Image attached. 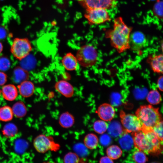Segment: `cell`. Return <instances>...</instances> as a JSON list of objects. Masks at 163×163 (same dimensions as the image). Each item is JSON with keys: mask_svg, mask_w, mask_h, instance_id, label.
<instances>
[{"mask_svg": "<svg viewBox=\"0 0 163 163\" xmlns=\"http://www.w3.org/2000/svg\"><path fill=\"white\" fill-rule=\"evenodd\" d=\"M132 28L127 26L120 17L115 19L112 29L107 30L106 37L110 40L111 44L119 53L130 49L129 38Z\"/></svg>", "mask_w": 163, "mask_h": 163, "instance_id": "obj_1", "label": "cell"}, {"mask_svg": "<svg viewBox=\"0 0 163 163\" xmlns=\"http://www.w3.org/2000/svg\"><path fill=\"white\" fill-rule=\"evenodd\" d=\"M134 146L146 154H158L162 149L161 140L152 130H142L132 133Z\"/></svg>", "mask_w": 163, "mask_h": 163, "instance_id": "obj_2", "label": "cell"}, {"mask_svg": "<svg viewBox=\"0 0 163 163\" xmlns=\"http://www.w3.org/2000/svg\"><path fill=\"white\" fill-rule=\"evenodd\" d=\"M136 114L142 123V130H152L155 125L162 120L158 109L151 105L141 106Z\"/></svg>", "mask_w": 163, "mask_h": 163, "instance_id": "obj_3", "label": "cell"}, {"mask_svg": "<svg viewBox=\"0 0 163 163\" xmlns=\"http://www.w3.org/2000/svg\"><path fill=\"white\" fill-rule=\"evenodd\" d=\"M78 63L84 67L94 65L98 58V54L95 48L91 45H85L77 50L76 56Z\"/></svg>", "mask_w": 163, "mask_h": 163, "instance_id": "obj_4", "label": "cell"}, {"mask_svg": "<svg viewBox=\"0 0 163 163\" xmlns=\"http://www.w3.org/2000/svg\"><path fill=\"white\" fill-rule=\"evenodd\" d=\"M32 50L30 42L27 38H15L11 47L12 54L20 60L29 55Z\"/></svg>", "mask_w": 163, "mask_h": 163, "instance_id": "obj_5", "label": "cell"}, {"mask_svg": "<svg viewBox=\"0 0 163 163\" xmlns=\"http://www.w3.org/2000/svg\"><path fill=\"white\" fill-rule=\"evenodd\" d=\"M34 145L36 150L40 153H44L49 150L56 151L60 148L59 144L56 143L52 136L40 134L34 139Z\"/></svg>", "mask_w": 163, "mask_h": 163, "instance_id": "obj_6", "label": "cell"}, {"mask_svg": "<svg viewBox=\"0 0 163 163\" xmlns=\"http://www.w3.org/2000/svg\"><path fill=\"white\" fill-rule=\"evenodd\" d=\"M120 116L125 131L128 133H133L142 129V123L136 115L126 114L123 111H121Z\"/></svg>", "mask_w": 163, "mask_h": 163, "instance_id": "obj_7", "label": "cell"}, {"mask_svg": "<svg viewBox=\"0 0 163 163\" xmlns=\"http://www.w3.org/2000/svg\"><path fill=\"white\" fill-rule=\"evenodd\" d=\"M85 16L90 23L94 24H101L110 20L106 9L103 8H87Z\"/></svg>", "mask_w": 163, "mask_h": 163, "instance_id": "obj_8", "label": "cell"}, {"mask_svg": "<svg viewBox=\"0 0 163 163\" xmlns=\"http://www.w3.org/2000/svg\"><path fill=\"white\" fill-rule=\"evenodd\" d=\"M129 42L130 49L139 53L146 46L147 41L144 34L137 31L130 34Z\"/></svg>", "mask_w": 163, "mask_h": 163, "instance_id": "obj_9", "label": "cell"}, {"mask_svg": "<svg viewBox=\"0 0 163 163\" xmlns=\"http://www.w3.org/2000/svg\"><path fill=\"white\" fill-rule=\"evenodd\" d=\"M97 113L101 119L104 121H110L114 117L115 110L112 105L104 103L98 107Z\"/></svg>", "mask_w": 163, "mask_h": 163, "instance_id": "obj_10", "label": "cell"}, {"mask_svg": "<svg viewBox=\"0 0 163 163\" xmlns=\"http://www.w3.org/2000/svg\"><path fill=\"white\" fill-rule=\"evenodd\" d=\"M146 61L154 72L163 74V56L162 54L149 55Z\"/></svg>", "mask_w": 163, "mask_h": 163, "instance_id": "obj_11", "label": "cell"}, {"mask_svg": "<svg viewBox=\"0 0 163 163\" xmlns=\"http://www.w3.org/2000/svg\"><path fill=\"white\" fill-rule=\"evenodd\" d=\"M86 8H111L116 0H80Z\"/></svg>", "mask_w": 163, "mask_h": 163, "instance_id": "obj_12", "label": "cell"}, {"mask_svg": "<svg viewBox=\"0 0 163 163\" xmlns=\"http://www.w3.org/2000/svg\"><path fill=\"white\" fill-rule=\"evenodd\" d=\"M55 88L58 92L66 97H71L73 95V87L69 82L65 80L57 82L55 84Z\"/></svg>", "mask_w": 163, "mask_h": 163, "instance_id": "obj_13", "label": "cell"}, {"mask_svg": "<svg viewBox=\"0 0 163 163\" xmlns=\"http://www.w3.org/2000/svg\"><path fill=\"white\" fill-rule=\"evenodd\" d=\"M62 62L64 68L68 71L75 70L78 63L76 56L71 53H67L63 57Z\"/></svg>", "mask_w": 163, "mask_h": 163, "instance_id": "obj_14", "label": "cell"}, {"mask_svg": "<svg viewBox=\"0 0 163 163\" xmlns=\"http://www.w3.org/2000/svg\"><path fill=\"white\" fill-rule=\"evenodd\" d=\"M1 92L3 97L5 100L10 101L14 100L18 95V90L15 85L12 84L4 86Z\"/></svg>", "mask_w": 163, "mask_h": 163, "instance_id": "obj_15", "label": "cell"}, {"mask_svg": "<svg viewBox=\"0 0 163 163\" xmlns=\"http://www.w3.org/2000/svg\"><path fill=\"white\" fill-rule=\"evenodd\" d=\"M18 87L20 94L25 97H29L32 96L35 90L33 83L27 80L20 84Z\"/></svg>", "mask_w": 163, "mask_h": 163, "instance_id": "obj_16", "label": "cell"}, {"mask_svg": "<svg viewBox=\"0 0 163 163\" xmlns=\"http://www.w3.org/2000/svg\"><path fill=\"white\" fill-rule=\"evenodd\" d=\"M13 71V80L17 84H20L27 80L29 78V75L27 71L21 67H16Z\"/></svg>", "mask_w": 163, "mask_h": 163, "instance_id": "obj_17", "label": "cell"}, {"mask_svg": "<svg viewBox=\"0 0 163 163\" xmlns=\"http://www.w3.org/2000/svg\"><path fill=\"white\" fill-rule=\"evenodd\" d=\"M119 142L121 148L125 150H130L134 146V140L132 136L125 132L120 136Z\"/></svg>", "mask_w": 163, "mask_h": 163, "instance_id": "obj_18", "label": "cell"}, {"mask_svg": "<svg viewBox=\"0 0 163 163\" xmlns=\"http://www.w3.org/2000/svg\"><path fill=\"white\" fill-rule=\"evenodd\" d=\"M107 129L109 134L113 137L120 136L125 131L121 124L115 120L110 122L108 125Z\"/></svg>", "mask_w": 163, "mask_h": 163, "instance_id": "obj_19", "label": "cell"}, {"mask_svg": "<svg viewBox=\"0 0 163 163\" xmlns=\"http://www.w3.org/2000/svg\"><path fill=\"white\" fill-rule=\"evenodd\" d=\"M75 122L74 117L71 113L68 112L62 113L59 118V124L64 128H68L72 127Z\"/></svg>", "mask_w": 163, "mask_h": 163, "instance_id": "obj_20", "label": "cell"}, {"mask_svg": "<svg viewBox=\"0 0 163 163\" xmlns=\"http://www.w3.org/2000/svg\"><path fill=\"white\" fill-rule=\"evenodd\" d=\"M99 142L97 136L93 133L87 134L84 139V144L88 149H93L97 147Z\"/></svg>", "mask_w": 163, "mask_h": 163, "instance_id": "obj_21", "label": "cell"}, {"mask_svg": "<svg viewBox=\"0 0 163 163\" xmlns=\"http://www.w3.org/2000/svg\"><path fill=\"white\" fill-rule=\"evenodd\" d=\"M13 115L18 118L24 117L27 113V109L24 103L21 101L16 102L12 108Z\"/></svg>", "mask_w": 163, "mask_h": 163, "instance_id": "obj_22", "label": "cell"}, {"mask_svg": "<svg viewBox=\"0 0 163 163\" xmlns=\"http://www.w3.org/2000/svg\"><path fill=\"white\" fill-rule=\"evenodd\" d=\"M13 116L12 108L5 106L0 108V120L8 122L12 119Z\"/></svg>", "mask_w": 163, "mask_h": 163, "instance_id": "obj_23", "label": "cell"}, {"mask_svg": "<svg viewBox=\"0 0 163 163\" xmlns=\"http://www.w3.org/2000/svg\"><path fill=\"white\" fill-rule=\"evenodd\" d=\"M146 99L150 104L152 105L158 104L161 100V94L156 89L150 91L147 94Z\"/></svg>", "mask_w": 163, "mask_h": 163, "instance_id": "obj_24", "label": "cell"}, {"mask_svg": "<svg viewBox=\"0 0 163 163\" xmlns=\"http://www.w3.org/2000/svg\"><path fill=\"white\" fill-rule=\"evenodd\" d=\"M106 153L107 156L111 159H116L121 156L122 152L118 146L114 145L107 148Z\"/></svg>", "mask_w": 163, "mask_h": 163, "instance_id": "obj_25", "label": "cell"}, {"mask_svg": "<svg viewBox=\"0 0 163 163\" xmlns=\"http://www.w3.org/2000/svg\"><path fill=\"white\" fill-rule=\"evenodd\" d=\"M21 60V67L27 71L31 69L34 67L36 61L32 56L29 55Z\"/></svg>", "mask_w": 163, "mask_h": 163, "instance_id": "obj_26", "label": "cell"}, {"mask_svg": "<svg viewBox=\"0 0 163 163\" xmlns=\"http://www.w3.org/2000/svg\"><path fill=\"white\" fill-rule=\"evenodd\" d=\"M18 132L16 126L12 123H9L5 125L3 129V133L6 137L10 138L15 136Z\"/></svg>", "mask_w": 163, "mask_h": 163, "instance_id": "obj_27", "label": "cell"}, {"mask_svg": "<svg viewBox=\"0 0 163 163\" xmlns=\"http://www.w3.org/2000/svg\"><path fill=\"white\" fill-rule=\"evenodd\" d=\"M108 124L105 121L98 120L95 121L93 124L94 131L99 134H103L107 130Z\"/></svg>", "mask_w": 163, "mask_h": 163, "instance_id": "obj_28", "label": "cell"}, {"mask_svg": "<svg viewBox=\"0 0 163 163\" xmlns=\"http://www.w3.org/2000/svg\"><path fill=\"white\" fill-rule=\"evenodd\" d=\"M133 158L134 161L138 163H145L148 161V158L145 153L139 149L134 152Z\"/></svg>", "mask_w": 163, "mask_h": 163, "instance_id": "obj_29", "label": "cell"}, {"mask_svg": "<svg viewBox=\"0 0 163 163\" xmlns=\"http://www.w3.org/2000/svg\"><path fill=\"white\" fill-rule=\"evenodd\" d=\"M80 161L79 157L75 152H69L64 156L63 161L65 163H77Z\"/></svg>", "mask_w": 163, "mask_h": 163, "instance_id": "obj_30", "label": "cell"}, {"mask_svg": "<svg viewBox=\"0 0 163 163\" xmlns=\"http://www.w3.org/2000/svg\"><path fill=\"white\" fill-rule=\"evenodd\" d=\"M74 150L79 157H83L86 156L88 153V149L84 144L78 143L75 145Z\"/></svg>", "mask_w": 163, "mask_h": 163, "instance_id": "obj_31", "label": "cell"}, {"mask_svg": "<svg viewBox=\"0 0 163 163\" xmlns=\"http://www.w3.org/2000/svg\"><path fill=\"white\" fill-rule=\"evenodd\" d=\"M163 2L160 0H158L153 7L154 13L159 19L163 18Z\"/></svg>", "mask_w": 163, "mask_h": 163, "instance_id": "obj_32", "label": "cell"}, {"mask_svg": "<svg viewBox=\"0 0 163 163\" xmlns=\"http://www.w3.org/2000/svg\"><path fill=\"white\" fill-rule=\"evenodd\" d=\"M11 63L8 58L4 56H0V71H5L10 68Z\"/></svg>", "mask_w": 163, "mask_h": 163, "instance_id": "obj_33", "label": "cell"}, {"mask_svg": "<svg viewBox=\"0 0 163 163\" xmlns=\"http://www.w3.org/2000/svg\"><path fill=\"white\" fill-rule=\"evenodd\" d=\"M152 130L158 137L163 141V121L161 120L155 125Z\"/></svg>", "mask_w": 163, "mask_h": 163, "instance_id": "obj_34", "label": "cell"}, {"mask_svg": "<svg viewBox=\"0 0 163 163\" xmlns=\"http://www.w3.org/2000/svg\"><path fill=\"white\" fill-rule=\"evenodd\" d=\"M100 141L101 144L104 146H107L111 142L110 137L106 134H102L100 137Z\"/></svg>", "mask_w": 163, "mask_h": 163, "instance_id": "obj_35", "label": "cell"}, {"mask_svg": "<svg viewBox=\"0 0 163 163\" xmlns=\"http://www.w3.org/2000/svg\"><path fill=\"white\" fill-rule=\"evenodd\" d=\"M7 75L4 72H0V86L4 85L7 81Z\"/></svg>", "mask_w": 163, "mask_h": 163, "instance_id": "obj_36", "label": "cell"}, {"mask_svg": "<svg viewBox=\"0 0 163 163\" xmlns=\"http://www.w3.org/2000/svg\"><path fill=\"white\" fill-rule=\"evenodd\" d=\"M163 76L162 75L160 76L157 81V86L160 91H162L163 90Z\"/></svg>", "mask_w": 163, "mask_h": 163, "instance_id": "obj_37", "label": "cell"}, {"mask_svg": "<svg viewBox=\"0 0 163 163\" xmlns=\"http://www.w3.org/2000/svg\"><path fill=\"white\" fill-rule=\"evenodd\" d=\"M100 163H113V162L109 157L104 156L101 158L100 160Z\"/></svg>", "mask_w": 163, "mask_h": 163, "instance_id": "obj_38", "label": "cell"}, {"mask_svg": "<svg viewBox=\"0 0 163 163\" xmlns=\"http://www.w3.org/2000/svg\"><path fill=\"white\" fill-rule=\"evenodd\" d=\"M6 34L3 30H0V39H3L5 37Z\"/></svg>", "mask_w": 163, "mask_h": 163, "instance_id": "obj_39", "label": "cell"}, {"mask_svg": "<svg viewBox=\"0 0 163 163\" xmlns=\"http://www.w3.org/2000/svg\"><path fill=\"white\" fill-rule=\"evenodd\" d=\"M3 49V46L2 43L0 42V53L2 52Z\"/></svg>", "mask_w": 163, "mask_h": 163, "instance_id": "obj_40", "label": "cell"}, {"mask_svg": "<svg viewBox=\"0 0 163 163\" xmlns=\"http://www.w3.org/2000/svg\"><path fill=\"white\" fill-rule=\"evenodd\" d=\"M1 93V90H0V94Z\"/></svg>", "mask_w": 163, "mask_h": 163, "instance_id": "obj_41", "label": "cell"}]
</instances>
